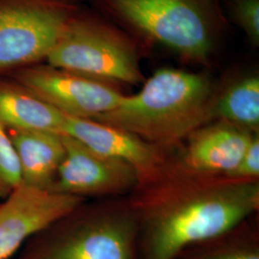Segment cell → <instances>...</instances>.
<instances>
[{
  "instance_id": "30bf717a",
  "label": "cell",
  "mask_w": 259,
  "mask_h": 259,
  "mask_svg": "<svg viewBox=\"0 0 259 259\" xmlns=\"http://www.w3.org/2000/svg\"><path fill=\"white\" fill-rule=\"evenodd\" d=\"M62 135L73 138L100 155L129 163L136 169L140 184L156 181L163 170L157 146L102 122L65 115Z\"/></svg>"
},
{
  "instance_id": "e0dca14e",
  "label": "cell",
  "mask_w": 259,
  "mask_h": 259,
  "mask_svg": "<svg viewBox=\"0 0 259 259\" xmlns=\"http://www.w3.org/2000/svg\"><path fill=\"white\" fill-rule=\"evenodd\" d=\"M259 176V138L254 136L250 146L240 159L238 165L226 177L237 180H258Z\"/></svg>"
},
{
  "instance_id": "3957f363",
  "label": "cell",
  "mask_w": 259,
  "mask_h": 259,
  "mask_svg": "<svg viewBox=\"0 0 259 259\" xmlns=\"http://www.w3.org/2000/svg\"><path fill=\"white\" fill-rule=\"evenodd\" d=\"M108 11L185 62L208 64L224 19L217 0H102Z\"/></svg>"
},
{
  "instance_id": "8992f818",
  "label": "cell",
  "mask_w": 259,
  "mask_h": 259,
  "mask_svg": "<svg viewBox=\"0 0 259 259\" xmlns=\"http://www.w3.org/2000/svg\"><path fill=\"white\" fill-rule=\"evenodd\" d=\"M17 79L65 115L79 118L94 119L114 109L126 95L115 83L50 65L26 69Z\"/></svg>"
},
{
  "instance_id": "5b68a950",
  "label": "cell",
  "mask_w": 259,
  "mask_h": 259,
  "mask_svg": "<svg viewBox=\"0 0 259 259\" xmlns=\"http://www.w3.org/2000/svg\"><path fill=\"white\" fill-rule=\"evenodd\" d=\"M47 60L50 66L115 84L145 81L132 40L98 21L69 19Z\"/></svg>"
},
{
  "instance_id": "ac0fdd59",
  "label": "cell",
  "mask_w": 259,
  "mask_h": 259,
  "mask_svg": "<svg viewBox=\"0 0 259 259\" xmlns=\"http://www.w3.org/2000/svg\"><path fill=\"white\" fill-rule=\"evenodd\" d=\"M199 259H259V255L254 250H231L215 252Z\"/></svg>"
},
{
  "instance_id": "8fae6325",
  "label": "cell",
  "mask_w": 259,
  "mask_h": 259,
  "mask_svg": "<svg viewBox=\"0 0 259 259\" xmlns=\"http://www.w3.org/2000/svg\"><path fill=\"white\" fill-rule=\"evenodd\" d=\"M255 135L223 121H210L187 137L184 168L195 174L227 176L238 165Z\"/></svg>"
},
{
  "instance_id": "6da1fadb",
  "label": "cell",
  "mask_w": 259,
  "mask_h": 259,
  "mask_svg": "<svg viewBox=\"0 0 259 259\" xmlns=\"http://www.w3.org/2000/svg\"><path fill=\"white\" fill-rule=\"evenodd\" d=\"M135 206L145 222L148 259H174L186 246L223 235L255 212L258 180L184 170Z\"/></svg>"
},
{
  "instance_id": "5bb4252c",
  "label": "cell",
  "mask_w": 259,
  "mask_h": 259,
  "mask_svg": "<svg viewBox=\"0 0 259 259\" xmlns=\"http://www.w3.org/2000/svg\"><path fill=\"white\" fill-rule=\"evenodd\" d=\"M210 119L232 124L258 134L259 77L245 75L214 94Z\"/></svg>"
},
{
  "instance_id": "ba28073f",
  "label": "cell",
  "mask_w": 259,
  "mask_h": 259,
  "mask_svg": "<svg viewBox=\"0 0 259 259\" xmlns=\"http://www.w3.org/2000/svg\"><path fill=\"white\" fill-rule=\"evenodd\" d=\"M62 139L65 157L50 191L85 199L125 193L140 185L129 163L100 155L69 136L62 135Z\"/></svg>"
},
{
  "instance_id": "2e32d148",
  "label": "cell",
  "mask_w": 259,
  "mask_h": 259,
  "mask_svg": "<svg viewBox=\"0 0 259 259\" xmlns=\"http://www.w3.org/2000/svg\"><path fill=\"white\" fill-rule=\"evenodd\" d=\"M230 10L235 23L245 32L250 42L259 45V0H230Z\"/></svg>"
},
{
  "instance_id": "7a4b0ae2",
  "label": "cell",
  "mask_w": 259,
  "mask_h": 259,
  "mask_svg": "<svg viewBox=\"0 0 259 259\" xmlns=\"http://www.w3.org/2000/svg\"><path fill=\"white\" fill-rule=\"evenodd\" d=\"M139 93L125 95L99 121L124 130L157 147L170 146L210 122L214 92L209 78L176 68H160Z\"/></svg>"
},
{
  "instance_id": "4fadbf2b",
  "label": "cell",
  "mask_w": 259,
  "mask_h": 259,
  "mask_svg": "<svg viewBox=\"0 0 259 259\" xmlns=\"http://www.w3.org/2000/svg\"><path fill=\"white\" fill-rule=\"evenodd\" d=\"M65 114L25 88L0 84V123L7 130L63 134Z\"/></svg>"
},
{
  "instance_id": "9a60e30c",
  "label": "cell",
  "mask_w": 259,
  "mask_h": 259,
  "mask_svg": "<svg viewBox=\"0 0 259 259\" xmlns=\"http://www.w3.org/2000/svg\"><path fill=\"white\" fill-rule=\"evenodd\" d=\"M22 185L21 168L7 129L0 123V198L5 199Z\"/></svg>"
},
{
  "instance_id": "52a82bcc",
  "label": "cell",
  "mask_w": 259,
  "mask_h": 259,
  "mask_svg": "<svg viewBox=\"0 0 259 259\" xmlns=\"http://www.w3.org/2000/svg\"><path fill=\"white\" fill-rule=\"evenodd\" d=\"M69 19L55 6H0V70L47 59Z\"/></svg>"
},
{
  "instance_id": "9c48e42d",
  "label": "cell",
  "mask_w": 259,
  "mask_h": 259,
  "mask_svg": "<svg viewBox=\"0 0 259 259\" xmlns=\"http://www.w3.org/2000/svg\"><path fill=\"white\" fill-rule=\"evenodd\" d=\"M84 199L20 185L0 204V259H10L38 232L83 204Z\"/></svg>"
},
{
  "instance_id": "7c38bea8",
  "label": "cell",
  "mask_w": 259,
  "mask_h": 259,
  "mask_svg": "<svg viewBox=\"0 0 259 259\" xmlns=\"http://www.w3.org/2000/svg\"><path fill=\"white\" fill-rule=\"evenodd\" d=\"M19 157L22 184L50 190L65 157L61 134L7 130Z\"/></svg>"
},
{
  "instance_id": "277c9868",
  "label": "cell",
  "mask_w": 259,
  "mask_h": 259,
  "mask_svg": "<svg viewBox=\"0 0 259 259\" xmlns=\"http://www.w3.org/2000/svg\"><path fill=\"white\" fill-rule=\"evenodd\" d=\"M138 218L136 206L83 202L30 238L17 259H133Z\"/></svg>"
}]
</instances>
